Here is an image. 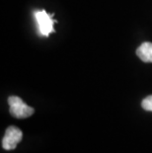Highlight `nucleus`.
<instances>
[{
    "instance_id": "obj_1",
    "label": "nucleus",
    "mask_w": 152,
    "mask_h": 153,
    "mask_svg": "<svg viewBox=\"0 0 152 153\" xmlns=\"http://www.w3.org/2000/svg\"><path fill=\"white\" fill-rule=\"evenodd\" d=\"M8 104L10 106V114L17 119H26L35 113L32 107L28 106L23 100L17 96H10L8 98Z\"/></svg>"
},
{
    "instance_id": "obj_2",
    "label": "nucleus",
    "mask_w": 152,
    "mask_h": 153,
    "mask_svg": "<svg viewBox=\"0 0 152 153\" xmlns=\"http://www.w3.org/2000/svg\"><path fill=\"white\" fill-rule=\"evenodd\" d=\"M53 16L47 14L46 10H41L35 12V18L37 20L39 31L41 35L47 37L50 33H53V24L56 23V21L53 20Z\"/></svg>"
},
{
    "instance_id": "obj_3",
    "label": "nucleus",
    "mask_w": 152,
    "mask_h": 153,
    "mask_svg": "<svg viewBox=\"0 0 152 153\" xmlns=\"http://www.w3.org/2000/svg\"><path fill=\"white\" fill-rule=\"evenodd\" d=\"M23 137V133L16 126H9L6 129L4 137L2 139V147L5 150H13L16 148V146L21 141Z\"/></svg>"
},
{
    "instance_id": "obj_4",
    "label": "nucleus",
    "mask_w": 152,
    "mask_h": 153,
    "mask_svg": "<svg viewBox=\"0 0 152 153\" xmlns=\"http://www.w3.org/2000/svg\"><path fill=\"white\" fill-rule=\"evenodd\" d=\"M136 54L143 62H152V43L141 44L136 50Z\"/></svg>"
},
{
    "instance_id": "obj_5",
    "label": "nucleus",
    "mask_w": 152,
    "mask_h": 153,
    "mask_svg": "<svg viewBox=\"0 0 152 153\" xmlns=\"http://www.w3.org/2000/svg\"><path fill=\"white\" fill-rule=\"evenodd\" d=\"M141 107L145 111H148V112H152V95L148 96L145 99L142 100Z\"/></svg>"
}]
</instances>
